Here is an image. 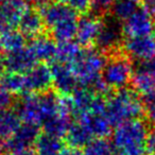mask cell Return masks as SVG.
Instances as JSON below:
<instances>
[{
  "mask_svg": "<svg viewBox=\"0 0 155 155\" xmlns=\"http://www.w3.org/2000/svg\"><path fill=\"white\" fill-rule=\"evenodd\" d=\"M39 8L44 25L56 43H66L75 38L79 18L74 10L56 0L47 1Z\"/></svg>",
  "mask_w": 155,
  "mask_h": 155,
  "instance_id": "6da1fadb",
  "label": "cell"
},
{
  "mask_svg": "<svg viewBox=\"0 0 155 155\" xmlns=\"http://www.w3.org/2000/svg\"><path fill=\"white\" fill-rule=\"evenodd\" d=\"M105 63L106 60L102 52L84 48L69 67L74 73L80 87H86L102 96L108 89L101 78Z\"/></svg>",
  "mask_w": 155,
  "mask_h": 155,
  "instance_id": "7a4b0ae2",
  "label": "cell"
},
{
  "mask_svg": "<svg viewBox=\"0 0 155 155\" xmlns=\"http://www.w3.org/2000/svg\"><path fill=\"white\" fill-rule=\"evenodd\" d=\"M63 108L62 98L51 91L22 96L16 108L24 123L39 127Z\"/></svg>",
  "mask_w": 155,
  "mask_h": 155,
  "instance_id": "3957f363",
  "label": "cell"
},
{
  "mask_svg": "<svg viewBox=\"0 0 155 155\" xmlns=\"http://www.w3.org/2000/svg\"><path fill=\"white\" fill-rule=\"evenodd\" d=\"M104 114L112 127H118L133 119H139L143 114V103L135 91L122 88L105 99Z\"/></svg>",
  "mask_w": 155,
  "mask_h": 155,
  "instance_id": "277c9868",
  "label": "cell"
},
{
  "mask_svg": "<svg viewBox=\"0 0 155 155\" xmlns=\"http://www.w3.org/2000/svg\"><path fill=\"white\" fill-rule=\"evenodd\" d=\"M148 127L140 119H133L116 127L112 143L118 155H147L144 149Z\"/></svg>",
  "mask_w": 155,
  "mask_h": 155,
  "instance_id": "5b68a950",
  "label": "cell"
},
{
  "mask_svg": "<svg viewBox=\"0 0 155 155\" xmlns=\"http://www.w3.org/2000/svg\"><path fill=\"white\" fill-rule=\"evenodd\" d=\"M133 74L134 67L131 58L117 52L106 61L101 78L107 88L119 91L131 84Z\"/></svg>",
  "mask_w": 155,
  "mask_h": 155,
  "instance_id": "8992f818",
  "label": "cell"
},
{
  "mask_svg": "<svg viewBox=\"0 0 155 155\" xmlns=\"http://www.w3.org/2000/svg\"><path fill=\"white\" fill-rule=\"evenodd\" d=\"M131 84L142 100L155 97V58L138 63Z\"/></svg>",
  "mask_w": 155,
  "mask_h": 155,
  "instance_id": "52a82bcc",
  "label": "cell"
},
{
  "mask_svg": "<svg viewBox=\"0 0 155 155\" xmlns=\"http://www.w3.org/2000/svg\"><path fill=\"white\" fill-rule=\"evenodd\" d=\"M121 26H118L113 20H103L95 44L100 52L110 53L112 55L120 50L124 41Z\"/></svg>",
  "mask_w": 155,
  "mask_h": 155,
  "instance_id": "ba28073f",
  "label": "cell"
},
{
  "mask_svg": "<svg viewBox=\"0 0 155 155\" xmlns=\"http://www.w3.org/2000/svg\"><path fill=\"white\" fill-rule=\"evenodd\" d=\"M125 55L131 60L144 62L155 58V35L127 37L122 43Z\"/></svg>",
  "mask_w": 155,
  "mask_h": 155,
  "instance_id": "9c48e42d",
  "label": "cell"
},
{
  "mask_svg": "<svg viewBox=\"0 0 155 155\" xmlns=\"http://www.w3.org/2000/svg\"><path fill=\"white\" fill-rule=\"evenodd\" d=\"M155 28V19L153 15L144 8L140 7L131 17L122 22V33L127 37L146 36L152 34Z\"/></svg>",
  "mask_w": 155,
  "mask_h": 155,
  "instance_id": "30bf717a",
  "label": "cell"
},
{
  "mask_svg": "<svg viewBox=\"0 0 155 155\" xmlns=\"http://www.w3.org/2000/svg\"><path fill=\"white\" fill-rule=\"evenodd\" d=\"M37 64L28 47L0 55V65L5 72L26 73Z\"/></svg>",
  "mask_w": 155,
  "mask_h": 155,
  "instance_id": "8fae6325",
  "label": "cell"
},
{
  "mask_svg": "<svg viewBox=\"0 0 155 155\" xmlns=\"http://www.w3.org/2000/svg\"><path fill=\"white\" fill-rule=\"evenodd\" d=\"M27 95L49 91L52 83L51 68L46 64H36L33 68L24 73Z\"/></svg>",
  "mask_w": 155,
  "mask_h": 155,
  "instance_id": "7c38bea8",
  "label": "cell"
},
{
  "mask_svg": "<svg viewBox=\"0 0 155 155\" xmlns=\"http://www.w3.org/2000/svg\"><path fill=\"white\" fill-rule=\"evenodd\" d=\"M103 20L99 17V15L94 14H84L78 20L77 33L75 39L77 43L84 48H89L93 44H95L97 36L100 32Z\"/></svg>",
  "mask_w": 155,
  "mask_h": 155,
  "instance_id": "4fadbf2b",
  "label": "cell"
},
{
  "mask_svg": "<svg viewBox=\"0 0 155 155\" xmlns=\"http://www.w3.org/2000/svg\"><path fill=\"white\" fill-rule=\"evenodd\" d=\"M39 137L38 127L29 123H22L20 127L13 134V136L5 141L3 148L8 152H18V151L30 149L34 146L37 138Z\"/></svg>",
  "mask_w": 155,
  "mask_h": 155,
  "instance_id": "5bb4252c",
  "label": "cell"
},
{
  "mask_svg": "<svg viewBox=\"0 0 155 155\" xmlns=\"http://www.w3.org/2000/svg\"><path fill=\"white\" fill-rule=\"evenodd\" d=\"M51 72L53 86L62 95L71 96L80 87L74 73L68 65L54 62L51 67Z\"/></svg>",
  "mask_w": 155,
  "mask_h": 155,
  "instance_id": "9a60e30c",
  "label": "cell"
},
{
  "mask_svg": "<svg viewBox=\"0 0 155 155\" xmlns=\"http://www.w3.org/2000/svg\"><path fill=\"white\" fill-rule=\"evenodd\" d=\"M63 108L55 115L50 117L47 121L43 123L41 127L44 130V134L52 136V137L62 139L63 137H66L68 130L70 127L71 123V114L68 107L67 98H62Z\"/></svg>",
  "mask_w": 155,
  "mask_h": 155,
  "instance_id": "2e32d148",
  "label": "cell"
},
{
  "mask_svg": "<svg viewBox=\"0 0 155 155\" xmlns=\"http://www.w3.org/2000/svg\"><path fill=\"white\" fill-rule=\"evenodd\" d=\"M77 120L86 127L94 139L106 138L112 131V124L105 117L104 112L85 113L77 117Z\"/></svg>",
  "mask_w": 155,
  "mask_h": 155,
  "instance_id": "e0dca14e",
  "label": "cell"
},
{
  "mask_svg": "<svg viewBox=\"0 0 155 155\" xmlns=\"http://www.w3.org/2000/svg\"><path fill=\"white\" fill-rule=\"evenodd\" d=\"M28 48L36 62H41L43 64L48 62H55L58 45L51 37L43 34L38 35L31 39Z\"/></svg>",
  "mask_w": 155,
  "mask_h": 155,
  "instance_id": "ac0fdd59",
  "label": "cell"
},
{
  "mask_svg": "<svg viewBox=\"0 0 155 155\" xmlns=\"http://www.w3.org/2000/svg\"><path fill=\"white\" fill-rule=\"evenodd\" d=\"M17 27L26 38L30 37L32 39L43 33L45 25L38 10L31 9L29 7V9L21 16Z\"/></svg>",
  "mask_w": 155,
  "mask_h": 155,
  "instance_id": "d6986e66",
  "label": "cell"
},
{
  "mask_svg": "<svg viewBox=\"0 0 155 155\" xmlns=\"http://www.w3.org/2000/svg\"><path fill=\"white\" fill-rule=\"evenodd\" d=\"M29 9L26 0H8L0 2V17L8 28L17 27L21 16Z\"/></svg>",
  "mask_w": 155,
  "mask_h": 155,
  "instance_id": "ffe728a7",
  "label": "cell"
},
{
  "mask_svg": "<svg viewBox=\"0 0 155 155\" xmlns=\"http://www.w3.org/2000/svg\"><path fill=\"white\" fill-rule=\"evenodd\" d=\"M19 115L12 108L0 113V140L5 141L22 124Z\"/></svg>",
  "mask_w": 155,
  "mask_h": 155,
  "instance_id": "44dd1931",
  "label": "cell"
},
{
  "mask_svg": "<svg viewBox=\"0 0 155 155\" xmlns=\"http://www.w3.org/2000/svg\"><path fill=\"white\" fill-rule=\"evenodd\" d=\"M34 148L35 155H62L66 147L62 139L43 134L37 138Z\"/></svg>",
  "mask_w": 155,
  "mask_h": 155,
  "instance_id": "7402d4cb",
  "label": "cell"
},
{
  "mask_svg": "<svg viewBox=\"0 0 155 155\" xmlns=\"http://www.w3.org/2000/svg\"><path fill=\"white\" fill-rule=\"evenodd\" d=\"M65 138H66L67 143L70 146V148L78 149V150L80 148H84L89 141L94 139L89 134V132L86 130V127L78 120L71 123L68 133Z\"/></svg>",
  "mask_w": 155,
  "mask_h": 155,
  "instance_id": "603a6c76",
  "label": "cell"
},
{
  "mask_svg": "<svg viewBox=\"0 0 155 155\" xmlns=\"http://www.w3.org/2000/svg\"><path fill=\"white\" fill-rule=\"evenodd\" d=\"M26 47V37L19 30L8 28L0 37V50L3 53L16 51Z\"/></svg>",
  "mask_w": 155,
  "mask_h": 155,
  "instance_id": "cb8c5ba5",
  "label": "cell"
},
{
  "mask_svg": "<svg viewBox=\"0 0 155 155\" xmlns=\"http://www.w3.org/2000/svg\"><path fill=\"white\" fill-rule=\"evenodd\" d=\"M0 86L7 89L12 95H27L24 73L5 72L0 77Z\"/></svg>",
  "mask_w": 155,
  "mask_h": 155,
  "instance_id": "d4e9b609",
  "label": "cell"
},
{
  "mask_svg": "<svg viewBox=\"0 0 155 155\" xmlns=\"http://www.w3.org/2000/svg\"><path fill=\"white\" fill-rule=\"evenodd\" d=\"M140 8L138 0H115L110 8L114 18L118 22H124Z\"/></svg>",
  "mask_w": 155,
  "mask_h": 155,
  "instance_id": "484cf974",
  "label": "cell"
},
{
  "mask_svg": "<svg viewBox=\"0 0 155 155\" xmlns=\"http://www.w3.org/2000/svg\"><path fill=\"white\" fill-rule=\"evenodd\" d=\"M81 46L78 43L66 41L60 43L58 45V52H56L55 62H60L65 65H70L77 58L79 53L81 52Z\"/></svg>",
  "mask_w": 155,
  "mask_h": 155,
  "instance_id": "4316f807",
  "label": "cell"
},
{
  "mask_svg": "<svg viewBox=\"0 0 155 155\" xmlns=\"http://www.w3.org/2000/svg\"><path fill=\"white\" fill-rule=\"evenodd\" d=\"M115 148L107 138H95L83 148L82 155H114Z\"/></svg>",
  "mask_w": 155,
  "mask_h": 155,
  "instance_id": "83f0119b",
  "label": "cell"
},
{
  "mask_svg": "<svg viewBox=\"0 0 155 155\" xmlns=\"http://www.w3.org/2000/svg\"><path fill=\"white\" fill-rule=\"evenodd\" d=\"M58 2L64 3L68 5L72 10H74L78 14H87L89 13L93 7H91V0H56Z\"/></svg>",
  "mask_w": 155,
  "mask_h": 155,
  "instance_id": "f1b7e54d",
  "label": "cell"
},
{
  "mask_svg": "<svg viewBox=\"0 0 155 155\" xmlns=\"http://www.w3.org/2000/svg\"><path fill=\"white\" fill-rule=\"evenodd\" d=\"M142 103H143V115L147 121L152 127H155V97L142 100Z\"/></svg>",
  "mask_w": 155,
  "mask_h": 155,
  "instance_id": "f546056e",
  "label": "cell"
},
{
  "mask_svg": "<svg viewBox=\"0 0 155 155\" xmlns=\"http://www.w3.org/2000/svg\"><path fill=\"white\" fill-rule=\"evenodd\" d=\"M13 103V95L0 86V113L10 110Z\"/></svg>",
  "mask_w": 155,
  "mask_h": 155,
  "instance_id": "4dcf8cb0",
  "label": "cell"
},
{
  "mask_svg": "<svg viewBox=\"0 0 155 155\" xmlns=\"http://www.w3.org/2000/svg\"><path fill=\"white\" fill-rule=\"evenodd\" d=\"M144 149L147 155H155V127L148 130L144 141Z\"/></svg>",
  "mask_w": 155,
  "mask_h": 155,
  "instance_id": "1f68e13d",
  "label": "cell"
},
{
  "mask_svg": "<svg viewBox=\"0 0 155 155\" xmlns=\"http://www.w3.org/2000/svg\"><path fill=\"white\" fill-rule=\"evenodd\" d=\"M115 0H91V7L99 15L110 10Z\"/></svg>",
  "mask_w": 155,
  "mask_h": 155,
  "instance_id": "d6a6232c",
  "label": "cell"
},
{
  "mask_svg": "<svg viewBox=\"0 0 155 155\" xmlns=\"http://www.w3.org/2000/svg\"><path fill=\"white\" fill-rule=\"evenodd\" d=\"M141 7L149 11L153 16L155 15V0H140Z\"/></svg>",
  "mask_w": 155,
  "mask_h": 155,
  "instance_id": "836d02e7",
  "label": "cell"
},
{
  "mask_svg": "<svg viewBox=\"0 0 155 155\" xmlns=\"http://www.w3.org/2000/svg\"><path fill=\"white\" fill-rule=\"evenodd\" d=\"M62 155H82V153L78 149H73V148H65L63 151Z\"/></svg>",
  "mask_w": 155,
  "mask_h": 155,
  "instance_id": "e575fe53",
  "label": "cell"
},
{
  "mask_svg": "<svg viewBox=\"0 0 155 155\" xmlns=\"http://www.w3.org/2000/svg\"><path fill=\"white\" fill-rule=\"evenodd\" d=\"M12 154L13 155H35V153H34V151H32L31 149H26V150L14 152V153H12Z\"/></svg>",
  "mask_w": 155,
  "mask_h": 155,
  "instance_id": "d590c367",
  "label": "cell"
},
{
  "mask_svg": "<svg viewBox=\"0 0 155 155\" xmlns=\"http://www.w3.org/2000/svg\"><path fill=\"white\" fill-rule=\"evenodd\" d=\"M8 29V27L5 26V24L3 22V20L1 19V17H0V37H1V35H2V33L5 32V30Z\"/></svg>",
  "mask_w": 155,
  "mask_h": 155,
  "instance_id": "8d00e7d4",
  "label": "cell"
},
{
  "mask_svg": "<svg viewBox=\"0 0 155 155\" xmlns=\"http://www.w3.org/2000/svg\"><path fill=\"white\" fill-rule=\"evenodd\" d=\"M30 1H32V2L36 3V5H44V3L47 2L48 0H30Z\"/></svg>",
  "mask_w": 155,
  "mask_h": 155,
  "instance_id": "74e56055",
  "label": "cell"
},
{
  "mask_svg": "<svg viewBox=\"0 0 155 155\" xmlns=\"http://www.w3.org/2000/svg\"><path fill=\"white\" fill-rule=\"evenodd\" d=\"M0 155H13L11 152H8V151H5V153H0Z\"/></svg>",
  "mask_w": 155,
  "mask_h": 155,
  "instance_id": "f35d334b",
  "label": "cell"
},
{
  "mask_svg": "<svg viewBox=\"0 0 155 155\" xmlns=\"http://www.w3.org/2000/svg\"><path fill=\"white\" fill-rule=\"evenodd\" d=\"M2 1H8V0H0V2H2Z\"/></svg>",
  "mask_w": 155,
  "mask_h": 155,
  "instance_id": "ab89813d",
  "label": "cell"
},
{
  "mask_svg": "<svg viewBox=\"0 0 155 155\" xmlns=\"http://www.w3.org/2000/svg\"><path fill=\"white\" fill-rule=\"evenodd\" d=\"M1 142H2V141H1V140H0V144H1ZM0 148H1V146H0Z\"/></svg>",
  "mask_w": 155,
  "mask_h": 155,
  "instance_id": "60d3db41",
  "label": "cell"
},
{
  "mask_svg": "<svg viewBox=\"0 0 155 155\" xmlns=\"http://www.w3.org/2000/svg\"><path fill=\"white\" fill-rule=\"evenodd\" d=\"M154 35H155V33H154Z\"/></svg>",
  "mask_w": 155,
  "mask_h": 155,
  "instance_id": "b9f144b4",
  "label": "cell"
}]
</instances>
